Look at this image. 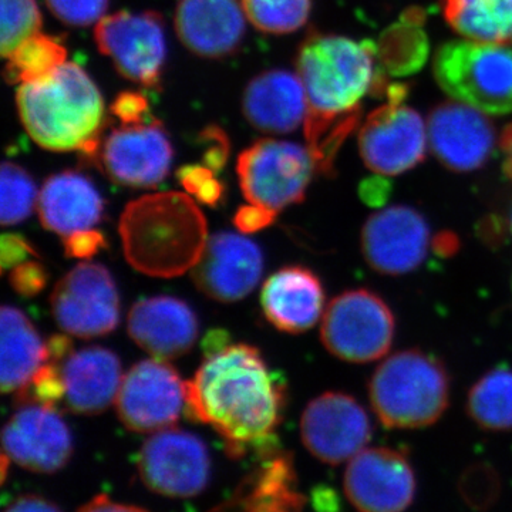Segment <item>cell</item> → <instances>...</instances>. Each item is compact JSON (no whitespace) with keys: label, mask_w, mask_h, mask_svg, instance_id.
<instances>
[{"label":"cell","mask_w":512,"mask_h":512,"mask_svg":"<svg viewBox=\"0 0 512 512\" xmlns=\"http://www.w3.org/2000/svg\"><path fill=\"white\" fill-rule=\"evenodd\" d=\"M285 402L284 377L244 343L205 356L197 375L185 383L188 416L210 424L231 456H245L251 448L264 456L278 450L275 430Z\"/></svg>","instance_id":"cell-1"},{"label":"cell","mask_w":512,"mask_h":512,"mask_svg":"<svg viewBox=\"0 0 512 512\" xmlns=\"http://www.w3.org/2000/svg\"><path fill=\"white\" fill-rule=\"evenodd\" d=\"M296 73L308 99L303 130L318 173L333 174L340 148L362 119L367 94H386L375 43L312 33L296 56Z\"/></svg>","instance_id":"cell-2"},{"label":"cell","mask_w":512,"mask_h":512,"mask_svg":"<svg viewBox=\"0 0 512 512\" xmlns=\"http://www.w3.org/2000/svg\"><path fill=\"white\" fill-rule=\"evenodd\" d=\"M119 229L128 264L157 278L190 271L208 242L204 214L183 192H160L131 201Z\"/></svg>","instance_id":"cell-3"},{"label":"cell","mask_w":512,"mask_h":512,"mask_svg":"<svg viewBox=\"0 0 512 512\" xmlns=\"http://www.w3.org/2000/svg\"><path fill=\"white\" fill-rule=\"evenodd\" d=\"M16 101L23 127L40 147L96 154L106 116L104 100L79 64L66 62L43 79L20 84Z\"/></svg>","instance_id":"cell-4"},{"label":"cell","mask_w":512,"mask_h":512,"mask_svg":"<svg viewBox=\"0 0 512 512\" xmlns=\"http://www.w3.org/2000/svg\"><path fill=\"white\" fill-rule=\"evenodd\" d=\"M451 380L439 357L402 350L380 363L369 380V400L386 429H424L450 406Z\"/></svg>","instance_id":"cell-5"},{"label":"cell","mask_w":512,"mask_h":512,"mask_svg":"<svg viewBox=\"0 0 512 512\" xmlns=\"http://www.w3.org/2000/svg\"><path fill=\"white\" fill-rule=\"evenodd\" d=\"M433 74L443 92L485 114L512 113V49L451 40L437 49Z\"/></svg>","instance_id":"cell-6"},{"label":"cell","mask_w":512,"mask_h":512,"mask_svg":"<svg viewBox=\"0 0 512 512\" xmlns=\"http://www.w3.org/2000/svg\"><path fill=\"white\" fill-rule=\"evenodd\" d=\"M237 173L249 204L278 215L305 200L318 165L308 147L262 138L239 156Z\"/></svg>","instance_id":"cell-7"},{"label":"cell","mask_w":512,"mask_h":512,"mask_svg":"<svg viewBox=\"0 0 512 512\" xmlns=\"http://www.w3.org/2000/svg\"><path fill=\"white\" fill-rule=\"evenodd\" d=\"M396 319L382 296L352 289L336 296L323 313L320 339L343 362H376L392 349Z\"/></svg>","instance_id":"cell-8"},{"label":"cell","mask_w":512,"mask_h":512,"mask_svg":"<svg viewBox=\"0 0 512 512\" xmlns=\"http://www.w3.org/2000/svg\"><path fill=\"white\" fill-rule=\"evenodd\" d=\"M409 87L389 86L386 103L366 117L359 131L363 163L373 173L399 175L413 170L426 158L427 126L416 110L406 106Z\"/></svg>","instance_id":"cell-9"},{"label":"cell","mask_w":512,"mask_h":512,"mask_svg":"<svg viewBox=\"0 0 512 512\" xmlns=\"http://www.w3.org/2000/svg\"><path fill=\"white\" fill-rule=\"evenodd\" d=\"M52 312L59 328L76 338L109 335L120 322V298L104 266L84 262L60 279L52 292Z\"/></svg>","instance_id":"cell-10"},{"label":"cell","mask_w":512,"mask_h":512,"mask_svg":"<svg viewBox=\"0 0 512 512\" xmlns=\"http://www.w3.org/2000/svg\"><path fill=\"white\" fill-rule=\"evenodd\" d=\"M97 47L110 57L121 76L144 87H156L163 73L167 43L164 22L154 12L126 10L104 16L94 30Z\"/></svg>","instance_id":"cell-11"},{"label":"cell","mask_w":512,"mask_h":512,"mask_svg":"<svg viewBox=\"0 0 512 512\" xmlns=\"http://www.w3.org/2000/svg\"><path fill=\"white\" fill-rule=\"evenodd\" d=\"M138 473L151 491L173 498H190L205 490L211 476L207 446L190 431H157L141 447Z\"/></svg>","instance_id":"cell-12"},{"label":"cell","mask_w":512,"mask_h":512,"mask_svg":"<svg viewBox=\"0 0 512 512\" xmlns=\"http://www.w3.org/2000/svg\"><path fill=\"white\" fill-rule=\"evenodd\" d=\"M433 242L429 221L409 205L377 211L360 234L366 264L377 274L389 276L417 271L433 249Z\"/></svg>","instance_id":"cell-13"},{"label":"cell","mask_w":512,"mask_h":512,"mask_svg":"<svg viewBox=\"0 0 512 512\" xmlns=\"http://www.w3.org/2000/svg\"><path fill=\"white\" fill-rule=\"evenodd\" d=\"M173 146L157 121L121 124L100 141L92 160L114 183L153 188L163 183L173 163Z\"/></svg>","instance_id":"cell-14"},{"label":"cell","mask_w":512,"mask_h":512,"mask_svg":"<svg viewBox=\"0 0 512 512\" xmlns=\"http://www.w3.org/2000/svg\"><path fill=\"white\" fill-rule=\"evenodd\" d=\"M185 406V383L164 360L150 359L128 370L117 394L121 423L137 433L170 429Z\"/></svg>","instance_id":"cell-15"},{"label":"cell","mask_w":512,"mask_h":512,"mask_svg":"<svg viewBox=\"0 0 512 512\" xmlns=\"http://www.w3.org/2000/svg\"><path fill=\"white\" fill-rule=\"evenodd\" d=\"M369 413L348 393L320 394L306 406L301 420L303 444L330 466L352 460L372 439Z\"/></svg>","instance_id":"cell-16"},{"label":"cell","mask_w":512,"mask_h":512,"mask_svg":"<svg viewBox=\"0 0 512 512\" xmlns=\"http://www.w3.org/2000/svg\"><path fill=\"white\" fill-rule=\"evenodd\" d=\"M416 488L412 464L392 448H366L346 468L345 494L359 512H403Z\"/></svg>","instance_id":"cell-17"},{"label":"cell","mask_w":512,"mask_h":512,"mask_svg":"<svg viewBox=\"0 0 512 512\" xmlns=\"http://www.w3.org/2000/svg\"><path fill=\"white\" fill-rule=\"evenodd\" d=\"M434 157L453 173H473L493 156L495 128L483 111L446 101L434 107L427 121Z\"/></svg>","instance_id":"cell-18"},{"label":"cell","mask_w":512,"mask_h":512,"mask_svg":"<svg viewBox=\"0 0 512 512\" xmlns=\"http://www.w3.org/2000/svg\"><path fill=\"white\" fill-rule=\"evenodd\" d=\"M10 461L35 473H55L69 463L73 437L60 414L42 404H25L3 429Z\"/></svg>","instance_id":"cell-19"},{"label":"cell","mask_w":512,"mask_h":512,"mask_svg":"<svg viewBox=\"0 0 512 512\" xmlns=\"http://www.w3.org/2000/svg\"><path fill=\"white\" fill-rule=\"evenodd\" d=\"M264 272V255L251 239L220 232L208 239L194 266L198 289L215 301L237 302L254 291Z\"/></svg>","instance_id":"cell-20"},{"label":"cell","mask_w":512,"mask_h":512,"mask_svg":"<svg viewBox=\"0 0 512 512\" xmlns=\"http://www.w3.org/2000/svg\"><path fill=\"white\" fill-rule=\"evenodd\" d=\"M241 0H180L175 10L178 39L190 52L221 59L237 52L245 36Z\"/></svg>","instance_id":"cell-21"},{"label":"cell","mask_w":512,"mask_h":512,"mask_svg":"<svg viewBox=\"0 0 512 512\" xmlns=\"http://www.w3.org/2000/svg\"><path fill=\"white\" fill-rule=\"evenodd\" d=\"M198 319L173 296L137 302L128 313V333L154 359L171 360L190 352L198 338Z\"/></svg>","instance_id":"cell-22"},{"label":"cell","mask_w":512,"mask_h":512,"mask_svg":"<svg viewBox=\"0 0 512 512\" xmlns=\"http://www.w3.org/2000/svg\"><path fill=\"white\" fill-rule=\"evenodd\" d=\"M325 288L319 276L305 266H285L265 282L262 311L276 329L302 333L318 323L325 308Z\"/></svg>","instance_id":"cell-23"},{"label":"cell","mask_w":512,"mask_h":512,"mask_svg":"<svg viewBox=\"0 0 512 512\" xmlns=\"http://www.w3.org/2000/svg\"><path fill=\"white\" fill-rule=\"evenodd\" d=\"M242 111L251 126L269 134H285L305 123L308 99L298 73L268 70L249 82Z\"/></svg>","instance_id":"cell-24"},{"label":"cell","mask_w":512,"mask_h":512,"mask_svg":"<svg viewBox=\"0 0 512 512\" xmlns=\"http://www.w3.org/2000/svg\"><path fill=\"white\" fill-rule=\"evenodd\" d=\"M64 406L77 414H99L116 402L123 375L116 353L93 346L63 360Z\"/></svg>","instance_id":"cell-25"},{"label":"cell","mask_w":512,"mask_h":512,"mask_svg":"<svg viewBox=\"0 0 512 512\" xmlns=\"http://www.w3.org/2000/svg\"><path fill=\"white\" fill-rule=\"evenodd\" d=\"M37 208L43 227L67 238L96 227L103 215L104 202L89 178L64 171L52 175L43 185Z\"/></svg>","instance_id":"cell-26"},{"label":"cell","mask_w":512,"mask_h":512,"mask_svg":"<svg viewBox=\"0 0 512 512\" xmlns=\"http://www.w3.org/2000/svg\"><path fill=\"white\" fill-rule=\"evenodd\" d=\"M305 501L291 454L276 450L242 481L218 512H302Z\"/></svg>","instance_id":"cell-27"},{"label":"cell","mask_w":512,"mask_h":512,"mask_svg":"<svg viewBox=\"0 0 512 512\" xmlns=\"http://www.w3.org/2000/svg\"><path fill=\"white\" fill-rule=\"evenodd\" d=\"M2 360L0 386L3 393L25 389L47 362V346L28 316L15 306H3L0 315Z\"/></svg>","instance_id":"cell-28"},{"label":"cell","mask_w":512,"mask_h":512,"mask_svg":"<svg viewBox=\"0 0 512 512\" xmlns=\"http://www.w3.org/2000/svg\"><path fill=\"white\" fill-rule=\"evenodd\" d=\"M454 32L474 42L512 46V0H439Z\"/></svg>","instance_id":"cell-29"},{"label":"cell","mask_w":512,"mask_h":512,"mask_svg":"<svg viewBox=\"0 0 512 512\" xmlns=\"http://www.w3.org/2000/svg\"><path fill=\"white\" fill-rule=\"evenodd\" d=\"M423 22V12L412 9L383 33L376 50L384 72L406 76L423 66L429 56V42L421 29Z\"/></svg>","instance_id":"cell-30"},{"label":"cell","mask_w":512,"mask_h":512,"mask_svg":"<svg viewBox=\"0 0 512 512\" xmlns=\"http://www.w3.org/2000/svg\"><path fill=\"white\" fill-rule=\"evenodd\" d=\"M467 413L483 430H512V367L495 366L473 384L467 396Z\"/></svg>","instance_id":"cell-31"},{"label":"cell","mask_w":512,"mask_h":512,"mask_svg":"<svg viewBox=\"0 0 512 512\" xmlns=\"http://www.w3.org/2000/svg\"><path fill=\"white\" fill-rule=\"evenodd\" d=\"M66 57L67 50L55 37L37 33L8 57L5 77L10 83L36 82L59 69Z\"/></svg>","instance_id":"cell-32"},{"label":"cell","mask_w":512,"mask_h":512,"mask_svg":"<svg viewBox=\"0 0 512 512\" xmlns=\"http://www.w3.org/2000/svg\"><path fill=\"white\" fill-rule=\"evenodd\" d=\"M254 28L269 35H288L308 22L312 0H241Z\"/></svg>","instance_id":"cell-33"},{"label":"cell","mask_w":512,"mask_h":512,"mask_svg":"<svg viewBox=\"0 0 512 512\" xmlns=\"http://www.w3.org/2000/svg\"><path fill=\"white\" fill-rule=\"evenodd\" d=\"M2 200H0V221L3 227L16 225L30 217L35 208L37 191L35 181L28 171L13 163L2 165Z\"/></svg>","instance_id":"cell-34"},{"label":"cell","mask_w":512,"mask_h":512,"mask_svg":"<svg viewBox=\"0 0 512 512\" xmlns=\"http://www.w3.org/2000/svg\"><path fill=\"white\" fill-rule=\"evenodd\" d=\"M2 30L0 52L8 59L23 42L40 33L42 13L36 0H0Z\"/></svg>","instance_id":"cell-35"},{"label":"cell","mask_w":512,"mask_h":512,"mask_svg":"<svg viewBox=\"0 0 512 512\" xmlns=\"http://www.w3.org/2000/svg\"><path fill=\"white\" fill-rule=\"evenodd\" d=\"M60 22L70 26H90L104 18L109 0H46Z\"/></svg>","instance_id":"cell-36"},{"label":"cell","mask_w":512,"mask_h":512,"mask_svg":"<svg viewBox=\"0 0 512 512\" xmlns=\"http://www.w3.org/2000/svg\"><path fill=\"white\" fill-rule=\"evenodd\" d=\"M214 174L207 165H187L178 171V178L185 191L194 195L202 204L217 205L224 194V187Z\"/></svg>","instance_id":"cell-37"},{"label":"cell","mask_w":512,"mask_h":512,"mask_svg":"<svg viewBox=\"0 0 512 512\" xmlns=\"http://www.w3.org/2000/svg\"><path fill=\"white\" fill-rule=\"evenodd\" d=\"M464 497L468 503L488 504V500H493V490H498L497 476L493 468L488 466H476L467 471L461 484Z\"/></svg>","instance_id":"cell-38"},{"label":"cell","mask_w":512,"mask_h":512,"mask_svg":"<svg viewBox=\"0 0 512 512\" xmlns=\"http://www.w3.org/2000/svg\"><path fill=\"white\" fill-rule=\"evenodd\" d=\"M46 282V269L39 262H22L10 274V284L22 296H35L45 288Z\"/></svg>","instance_id":"cell-39"},{"label":"cell","mask_w":512,"mask_h":512,"mask_svg":"<svg viewBox=\"0 0 512 512\" xmlns=\"http://www.w3.org/2000/svg\"><path fill=\"white\" fill-rule=\"evenodd\" d=\"M111 110L121 124H138L148 120V101L140 93L120 94Z\"/></svg>","instance_id":"cell-40"},{"label":"cell","mask_w":512,"mask_h":512,"mask_svg":"<svg viewBox=\"0 0 512 512\" xmlns=\"http://www.w3.org/2000/svg\"><path fill=\"white\" fill-rule=\"evenodd\" d=\"M106 245L103 234L94 229L76 232L70 237L64 238V249L66 254L73 258H90Z\"/></svg>","instance_id":"cell-41"},{"label":"cell","mask_w":512,"mask_h":512,"mask_svg":"<svg viewBox=\"0 0 512 512\" xmlns=\"http://www.w3.org/2000/svg\"><path fill=\"white\" fill-rule=\"evenodd\" d=\"M30 255L35 256L37 254L22 235H3L2 241H0V262H2L3 271L26 262V258Z\"/></svg>","instance_id":"cell-42"},{"label":"cell","mask_w":512,"mask_h":512,"mask_svg":"<svg viewBox=\"0 0 512 512\" xmlns=\"http://www.w3.org/2000/svg\"><path fill=\"white\" fill-rule=\"evenodd\" d=\"M275 214L264 210V208L256 207V205H245L239 208L235 214L234 224L237 225L239 231L256 232L259 229L269 227L275 221Z\"/></svg>","instance_id":"cell-43"},{"label":"cell","mask_w":512,"mask_h":512,"mask_svg":"<svg viewBox=\"0 0 512 512\" xmlns=\"http://www.w3.org/2000/svg\"><path fill=\"white\" fill-rule=\"evenodd\" d=\"M5 512H62L55 504L37 497V495H25L13 501Z\"/></svg>","instance_id":"cell-44"},{"label":"cell","mask_w":512,"mask_h":512,"mask_svg":"<svg viewBox=\"0 0 512 512\" xmlns=\"http://www.w3.org/2000/svg\"><path fill=\"white\" fill-rule=\"evenodd\" d=\"M390 187L382 178H370L360 187L363 201L370 205H382L387 200Z\"/></svg>","instance_id":"cell-45"},{"label":"cell","mask_w":512,"mask_h":512,"mask_svg":"<svg viewBox=\"0 0 512 512\" xmlns=\"http://www.w3.org/2000/svg\"><path fill=\"white\" fill-rule=\"evenodd\" d=\"M79 512H150L143 510V508L133 507V505H126L116 503L110 500L106 495L94 498L89 504L84 505Z\"/></svg>","instance_id":"cell-46"},{"label":"cell","mask_w":512,"mask_h":512,"mask_svg":"<svg viewBox=\"0 0 512 512\" xmlns=\"http://www.w3.org/2000/svg\"><path fill=\"white\" fill-rule=\"evenodd\" d=\"M501 151H503V168L504 173L512 180V124H508L501 134L500 140Z\"/></svg>","instance_id":"cell-47"},{"label":"cell","mask_w":512,"mask_h":512,"mask_svg":"<svg viewBox=\"0 0 512 512\" xmlns=\"http://www.w3.org/2000/svg\"><path fill=\"white\" fill-rule=\"evenodd\" d=\"M458 239L450 232H441L434 238L433 251L441 256L453 255L457 251Z\"/></svg>","instance_id":"cell-48"},{"label":"cell","mask_w":512,"mask_h":512,"mask_svg":"<svg viewBox=\"0 0 512 512\" xmlns=\"http://www.w3.org/2000/svg\"><path fill=\"white\" fill-rule=\"evenodd\" d=\"M228 345V335L224 330H212L208 333L207 338L204 339V352L205 356L211 353L218 352Z\"/></svg>","instance_id":"cell-49"},{"label":"cell","mask_w":512,"mask_h":512,"mask_svg":"<svg viewBox=\"0 0 512 512\" xmlns=\"http://www.w3.org/2000/svg\"><path fill=\"white\" fill-rule=\"evenodd\" d=\"M507 228H508V231H510V234L512 237V208H511L510 215H508Z\"/></svg>","instance_id":"cell-50"},{"label":"cell","mask_w":512,"mask_h":512,"mask_svg":"<svg viewBox=\"0 0 512 512\" xmlns=\"http://www.w3.org/2000/svg\"><path fill=\"white\" fill-rule=\"evenodd\" d=\"M511 288H512V282H511Z\"/></svg>","instance_id":"cell-51"}]
</instances>
